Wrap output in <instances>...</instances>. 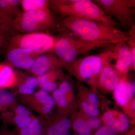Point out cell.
Returning a JSON list of instances; mask_svg holds the SVG:
<instances>
[{"label": "cell", "instance_id": "obj_1", "mask_svg": "<svg viewBox=\"0 0 135 135\" xmlns=\"http://www.w3.org/2000/svg\"><path fill=\"white\" fill-rule=\"evenodd\" d=\"M63 29L87 40L101 42L127 41L128 32L103 22L65 17L62 22Z\"/></svg>", "mask_w": 135, "mask_h": 135}, {"label": "cell", "instance_id": "obj_2", "mask_svg": "<svg viewBox=\"0 0 135 135\" xmlns=\"http://www.w3.org/2000/svg\"><path fill=\"white\" fill-rule=\"evenodd\" d=\"M58 37L53 51L59 61L60 67L69 71L79 56L97 48L110 47L116 44L111 42L90 41L84 40L71 32Z\"/></svg>", "mask_w": 135, "mask_h": 135}, {"label": "cell", "instance_id": "obj_3", "mask_svg": "<svg viewBox=\"0 0 135 135\" xmlns=\"http://www.w3.org/2000/svg\"><path fill=\"white\" fill-rule=\"evenodd\" d=\"M113 55L112 47L103 53L79 58L68 71L79 81L97 90V81L99 73L107 62L112 61Z\"/></svg>", "mask_w": 135, "mask_h": 135}, {"label": "cell", "instance_id": "obj_4", "mask_svg": "<svg viewBox=\"0 0 135 135\" xmlns=\"http://www.w3.org/2000/svg\"><path fill=\"white\" fill-rule=\"evenodd\" d=\"M15 31L22 33L43 32L56 29L49 8L25 12L18 15L13 21Z\"/></svg>", "mask_w": 135, "mask_h": 135}, {"label": "cell", "instance_id": "obj_5", "mask_svg": "<svg viewBox=\"0 0 135 135\" xmlns=\"http://www.w3.org/2000/svg\"><path fill=\"white\" fill-rule=\"evenodd\" d=\"M65 17L103 22L116 27L118 23L105 15L101 8L90 0H77L72 4L54 10Z\"/></svg>", "mask_w": 135, "mask_h": 135}, {"label": "cell", "instance_id": "obj_6", "mask_svg": "<svg viewBox=\"0 0 135 135\" xmlns=\"http://www.w3.org/2000/svg\"><path fill=\"white\" fill-rule=\"evenodd\" d=\"M58 40V37L44 32L17 34L9 39L8 50L26 49L41 55L53 51Z\"/></svg>", "mask_w": 135, "mask_h": 135}, {"label": "cell", "instance_id": "obj_7", "mask_svg": "<svg viewBox=\"0 0 135 135\" xmlns=\"http://www.w3.org/2000/svg\"><path fill=\"white\" fill-rule=\"evenodd\" d=\"M107 16L115 17L121 24L130 27L135 24V0H93Z\"/></svg>", "mask_w": 135, "mask_h": 135}, {"label": "cell", "instance_id": "obj_8", "mask_svg": "<svg viewBox=\"0 0 135 135\" xmlns=\"http://www.w3.org/2000/svg\"><path fill=\"white\" fill-rule=\"evenodd\" d=\"M17 98L20 103L44 117L52 114L56 106L52 96L41 89L31 95H19Z\"/></svg>", "mask_w": 135, "mask_h": 135}, {"label": "cell", "instance_id": "obj_9", "mask_svg": "<svg viewBox=\"0 0 135 135\" xmlns=\"http://www.w3.org/2000/svg\"><path fill=\"white\" fill-rule=\"evenodd\" d=\"M109 101L107 100L101 106V115L103 125L113 128L118 133L123 134L131 125L130 119L125 113L115 108L109 107Z\"/></svg>", "mask_w": 135, "mask_h": 135}, {"label": "cell", "instance_id": "obj_10", "mask_svg": "<svg viewBox=\"0 0 135 135\" xmlns=\"http://www.w3.org/2000/svg\"><path fill=\"white\" fill-rule=\"evenodd\" d=\"M112 50V60H116L114 65L122 76L128 74L129 71H134L135 61L133 60L132 52L127 42H117L113 46Z\"/></svg>", "mask_w": 135, "mask_h": 135}, {"label": "cell", "instance_id": "obj_11", "mask_svg": "<svg viewBox=\"0 0 135 135\" xmlns=\"http://www.w3.org/2000/svg\"><path fill=\"white\" fill-rule=\"evenodd\" d=\"M122 77L114 65L108 61L101 70L97 81V89L104 94L113 92L120 81Z\"/></svg>", "mask_w": 135, "mask_h": 135}, {"label": "cell", "instance_id": "obj_12", "mask_svg": "<svg viewBox=\"0 0 135 135\" xmlns=\"http://www.w3.org/2000/svg\"><path fill=\"white\" fill-rule=\"evenodd\" d=\"M71 128L70 119L52 113L44 117L42 135H66Z\"/></svg>", "mask_w": 135, "mask_h": 135}, {"label": "cell", "instance_id": "obj_13", "mask_svg": "<svg viewBox=\"0 0 135 135\" xmlns=\"http://www.w3.org/2000/svg\"><path fill=\"white\" fill-rule=\"evenodd\" d=\"M40 55L26 49H13L8 50L6 59L11 66L29 70L36 59Z\"/></svg>", "mask_w": 135, "mask_h": 135}, {"label": "cell", "instance_id": "obj_14", "mask_svg": "<svg viewBox=\"0 0 135 135\" xmlns=\"http://www.w3.org/2000/svg\"><path fill=\"white\" fill-rule=\"evenodd\" d=\"M57 68H60L58 58L55 53L50 52L38 57L29 70L37 77Z\"/></svg>", "mask_w": 135, "mask_h": 135}, {"label": "cell", "instance_id": "obj_15", "mask_svg": "<svg viewBox=\"0 0 135 135\" xmlns=\"http://www.w3.org/2000/svg\"><path fill=\"white\" fill-rule=\"evenodd\" d=\"M10 123L16 127V130L22 129L31 124L35 116L30 109L22 104L15 103L11 108Z\"/></svg>", "mask_w": 135, "mask_h": 135}, {"label": "cell", "instance_id": "obj_16", "mask_svg": "<svg viewBox=\"0 0 135 135\" xmlns=\"http://www.w3.org/2000/svg\"><path fill=\"white\" fill-rule=\"evenodd\" d=\"M113 94L116 104L122 109L134 98L135 93L132 89V83L128 79V74L122 75Z\"/></svg>", "mask_w": 135, "mask_h": 135}, {"label": "cell", "instance_id": "obj_17", "mask_svg": "<svg viewBox=\"0 0 135 135\" xmlns=\"http://www.w3.org/2000/svg\"><path fill=\"white\" fill-rule=\"evenodd\" d=\"M76 97L77 109L83 113L88 116H101L100 109L92 106L90 103L87 96L88 88L84 83L77 81L76 84Z\"/></svg>", "mask_w": 135, "mask_h": 135}, {"label": "cell", "instance_id": "obj_18", "mask_svg": "<svg viewBox=\"0 0 135 135\" xmlns=\"http://www.w3.org/2000/svg\"><path fill=\"white\" fill-rule=\"evenodd\" d=\"M65 75L62 70L59 68L51 70L38 77V85L40 89L48 93H52L58 88L60 81Z\"/></svg>", "mask_w": 135, "mask_h": 135}, {"label": "cell", "instance_id": "obj_19", "mask_svg": "<svg viewBox=\"0 0 135 135\" xmlns=\"http://www.w3.org/2000/svg\"><path fill=\"white\" fill-rule=\"evenodd\" d=\"M17 74L7 63H0V89L14 88L17 84Z\"/></svg>", "mask_w": 135, "mask_h": 135}, {"label": "cell", "instance_id": "obj_20", "mask_svg": "<svg viewBox=\"0 0 135 135\" xmlns=\"http://www.w3.org/2000/svg\"><path fill=\"white\" fill-rule=\"evenodd\" d=\"M71 128L74 134L78 135H92L93 132L87 123L85 115L80 111H75L70 114Z\"/></svg>", "mask_w": 135, "mask_h": 135}, {"label": "cell", "instance_id": "obj_21", "mask_svg": "<svg viewBox=\"0 0 135 135\" xmlns=\"http://www.w3.org/2000/svg\"><path fill=\"white\" fill-rule=\"evenodd\" d=\"M51 93L57 108V113L59 115L68 118V116L74 112L65 96L58 88Z\"/></svg>", "mask_w": 135, "mask_h": 135}, {"label": "cell", "instance_id": "obj_22", "mask_svg": "<svg viewBox=\"0 0 135 135\" xmlns=\"http://www.w3.org/2000/svg\"><path fill=\"white\" fill-rule=\"evenodd\" d=\"M58 88L65 96L74 111L75 112L78 110L73 83L71 77L65 76L60 81Z\"/></svg>", "mask_w": 135, "mask_h": 135}, {"label": "cell", "instance_id": "obj_23", "mask_svg": "<svg viewBox=\"0 0 135 135\" xmlns=\"http://www.w3.org/2000/svg\"><path fill=\"white\" fill-rule=\"evenodd\" d=\"M19 0H0V8L4 15L14 20L22 12Z\"/></svg>", "mask_w": 135, "mask_h": 135}, {"label": "cell", "instance_id": "obj_24", "mask_svg": "<svg viewBox=\"0 0 135 135\" xmlns=\"http://www.w3.org/2000/svg\"><path fill=\"white\" fill-rule=\"evenodd\" d=\"M17 95L13 92L0 89V119L16 103Z\"/></svg>", "mask_w": 135, "mask_h": 135}, {"label": "cell", "instance_id": "obj_25", "mask_svg": "<svg viewBox=\"0 0 135 135\" xmlns=\"http://www.w3.org/2000/svg\"><path fill=\"white\" fill-rule=\"evenodd\" d=\"M44 120L43 116H36L29 126L16 131L19 135H42Z\"/></svg>", "mask_w": 135, "mask_h": 135}, {"label": "cell", "instance_id": "obj_26", "mask_svg": "<svg viewBox=\"0 0 135 135\" xmlns=\"http://www.w3.org/2000/svg\"><path fill=\"white\" fill-rule=\"evenodd\" d=\"M13 21L4 15L0 8V36L6 40L17 34L13 27Z\"/></svg>", "mask_w": 135, "mask_h": 135}, {"label": "cell", "instance_id": "obj_27", "mask_svg": "<svg viewBox=\"0 0 135 135\" xmlns=\"http://www.w3.org/2000/svg\"><path fill=\"white\" fill-rule=\"evenodd\" d=\"M20 2L25 12L43 9L49 6L48 0H21Z\"/></svg>", "mask_w": 135, "mask_h": 135}, {"label": "cell", "instance_id": "obj_28", "mask_svg": "<svg viewBox=\"0 0 135 135\" xmlns=\"http://www.w3.org/2000/svg\"><path fill=\"white\" fill-rule=\"evenodd\" d=\"M124 113L129 118L131 125L135 127V98L134 97L126 106L122 108Z\"/></svg>", "mask_w": 135, "mask_h": 135}, {"label": "cell", "instance_id": "obj_29", "mask_svg": "<svg viewBox=\"0 0 135 135\" xmlns=\"http://www.w3.org/2000/svg\"><path fill=\"white\" fill-rule=\"evenodd\" d=\"M85 118L88 126L93 134L102 126L103 124L101 116H88L85 115Z\"/></svg>", "mask_w": 135, "mask_h": 135}, {"label": "cell", "instance_id": "obj_30", "mask_svg": "<svg viewBox=\"0 0 135 135\" xmlns=\"http://www.w3.org/2000/svg\"><path fill=\"white\" fill-rule=\"evenodd\" d=\"M92 135H123L113 128L103 125Z\"/></svg>", "mask_w": 135, "mask_h": 135}, {"label": "cell", "instance_id": "obj_31", "mask_svg": "<svg viewBox=\"0 0 135 135\" xmlns=\"http://www.w3.org/2000/svg\"><path fill=\"white\" fill-rule=\"evenodd\" d=\"M0 135H19L16 131L10 130L6 125L0 126Z\"/></svg>", "mask_w": 135, "mask_h": 135}, {"label": "cell", "instance_id": "obj_32", "mask_svg": "<svg viewBox=\"0 0 135 135\" xmlns=\"http://www.w3.org/2000/svg\"><path fill=\"white\" fill-rule=\"evenodd\" d=\"M6 39L0 36V51L6 47L7 44L6 42Z\"/></svg>", "mask_w": 135, "mask_h": 135}, {"label": "cell", "instance_id": "obj_33", "mask_svg": "<svg viewBox=\"0 0 135 135\" xmlns=\"http://www.w3.org/2000/svg\"><path fill=\"white\" fill-rule=\"evenodd\" d=\"M123 135H135V127H133L130 129H128Z\"/></svg>", "mask_w": 135, "mask_h": 135}, {"label": "cell", "instance_id": "obj_34", "mask_svg": "<svg viewBox=\"0 0 135 135\" xmlns=\"http://www.w3.org/2000/svg\"><path fill=\"white\" fill-rule=\"evenodd\" d=\"M135 81H134L132 83V89H133V92H134V93H135Z\"/></svg>", "mask_w": 135, "mask_h": 135}, {"label": "cell", "instance_id": "obj_35", "mask_svg": "<svg viewBox=\"0 0 135 135\" xmlns=\"http://www.w3.org/2000/svg\"><path fill=\"white\" fill-rule=\"evenodd\" d=\"M66 135H72V134H71V133H68L67 134H66Z\"/></svg>", "mask_w": 135, "mask_h": 135}, {"label": "cell", "instance_id": "obj_36", "mask_svg": "<svg viewBox=\"0 0 135 135\" xmlns=\"http://www.w3.org/2000/svg\"><path fill=\"white\" fill-rule=\"evenodd\" d=\"M72 135H77V134H72Z\"/></svg>", "mask_w": 135, "mask_h": 135}]
</instances>
